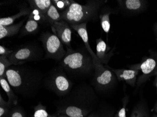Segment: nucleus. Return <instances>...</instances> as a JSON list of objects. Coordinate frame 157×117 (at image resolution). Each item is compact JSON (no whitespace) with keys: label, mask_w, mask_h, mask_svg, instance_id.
I'll list each match as a JSON object with an SVG mask.
<instances>
[{"label":"nucleus","mask_w":157,"mask_h":117,"mask_svg":"<svg viewBox=\"0 0 157 117\" xmlns=\"http://www.w3.org/2000/svg\"><path fill=\"white\" fill-rule=\"evenodd\" d=\"M53 117V116H49V117Z\"/></svg>","instance_id":"e433bc0d"},{"label":"nucleus","mask_w":157,"mask_h":117,"mask_svg":"<svg viewBox=\"0 0 157 117\" xmlns=\"http://www.w3.org/2000/svg\"><path fill=\"white\" fill-rule=\"evenodd\" d=\"M24 22V21H20L17 24L9 26L0 25V39L16 35L22 26Z\"/></svg>","instance_id":"a211bd4d"},{"label":"nucleus","mask_w":157,"mask_h":117,"mask_svg":"<svg viewBox=\"0 0 157 117\" xmlns=\"http://www.w3.org/2000/svg\"><path fill=\"white\" fill-rule=\"evenodd\" d=\"M38 29V23L34 20L29 19L22 30V35L32 34Z\"/></svg>","instance_id":"5701e85b"},{"label":"nucleus","mask_w":157,"mask_h":117,"mask_svg":"<svg viewBox=\"0 0 157 117\" xmlns=\"http://www.w3.org/2000/svg\"><path fill=\"white\" fill-rule=\"evenodd\" d=\"M9 114L10 117H25L24 113L18 109H13Z\"/></svg>","instance_id":"7c9ffc66"},{"label":"nucleus","mask_w":157,"mask_h":117,"mask_svg":"<svg viewBox=\"0 0 157 117\" xmlns=\"http://www.w3.org/2000/svg\"><path fill=\"white\" fill-rule=\"evenodd\" d=\"M59 117H70L69 116H67V115H65V114H62V115H60Z\"/></svg>","instance_id":"f704fd0d"},{"label":"nucleus","mask_w":157,"mask_h":117,"mask_svg":"<svg viewBox=\"0 0 157 117\" xmlns=\"http://www.w3.org/2000/svg\"><path fill=\"white\" fill-rule=\"evenodd\" d=\"M74 1L71 0H53L52 2L59 10L65 11L73 3Z\"/></svg>","instance_id":"a878e982"},{"label":"nucleus","mask_w":157,"mask_h":117,"mask_svg":"<svg viewBox=\"0 0 157 117\" xmlns=\"http://www.w3.org/2000/svg\"><path fill=\"white\" fill-rule=\"evenodd\" d=\"M151 117H157V114H154V115H152Z\"/></svg>","instance_id":"c9c22d12"},{"label":"nucleus","mask_w":157,"mask_h":117,"mask_svg":"<svg viewBox=\"0 0 157 117\" xmlns=\"http://www.w3.org/2000/svg\"><path fill=\"white\" fill-rule=\"evenodd\" d=\"M153 84H154V86L156 89V91L157 93V74L155 75V79H154V82H153Z\"/></svg>","instance_id":"473e14b6"},{"label":"nucleus","mask_w":157,"mask_h":117,"mask_svg":"<svg viewBox=\"0 0 157 117\" xmlns=\"http://www.w3.org/2000/svg\"><path fill=\"white\" fill-rule=\"evenodd\" d=\"M105 66L111 69L116 75L117 80L120 82H125L128 85L133 87H136L137 82V76L140 71L132 69H115L112 68L108 65Z\"/></svg>","instance_id":"f8f14e48"},{"label":"nucleus","mask_w":157,"mask_h":117,"mask_svg":"<svg viewBox=\"0 0 157 117\" xmlns=\"http://www.w3.org/2000/svg\"><path fill=\"white\" fill-rule=\"evenodd\" d=\"M119 9L112 8L109 5H105L102 7L99 12V18L100 21V24L103 31L108 36L111 29V23H110V16L112 14L117 15L119 13Z\"/></svg>","instance_id":"4468645a"},{"label":"nucleus","mask_w":157,"mask_h":117,"mask_svg":"<svg viewBox=\"0 0 157 117\" xmlns=\"http://www.w3.org/2000/svg\"><path fill=\"white\" fill-rule=\"evenodd\" d=\"M115 46L112 49L101 38L96 40V56L103 65H107L112 56L115 54Z\"/></svg>","instance_id":"ddd939ff"},{"label":"nucleus","mask_w":157,"mask_h":117,"mask_svg":"<svg viewBox=\"0 0 157 117\" xmlns=\"http://www.w3.org/2000/svg\"><path fill=\"white\" fill-rule=\"evenodd\" d=\"M13 104L3 100L0 96V117H6L10 113V109Z\"/></svg>","instance_id":"393cba45"},{"label":"nucleus","mask_w":157,"mask_h":117,"mask_svg":"<svg viewBox=\"0 0 157 117\" xmlns=\"http://www.w3.org/2000/svg\"><path fill=\"white\" fill-rule=\"evenodd\" d=\"M45 52L46 59H52L60 61L66 55L67 51L63 48V43L54 33L44 32L40 38Z\"/></svg>","instance_id":"0eeeda50"},{"label":"nucleus","mask_w":157,"mask_h":117,"mask_svg":"<svg viewBox=\"0 0 157 117\" xmlns=\"http://www.w3.org/2000/svg\"><path fill=\"white\" fill-rule=\"evenodd\" d=\"M28 2L32 9H38L45 17L48 10L52 4L51 0H30Z\"/></svg>","instance_id":"6ab92c4d"},{"label":"nucleus","mask_w":157,"mask_h":117,"mask_svg":"<svg viewBox=\"0 0 157 117\" xmlns=\"http://www.w3.org/2000/svg\"><path fill=\"white\" fill-rule=\"evenodd\" d=\"M149 51L150 55L144 57L140 63L127 66L129 69H136L142 72V74L137 80V88L157 74V52L151 50Z\"/></svg>","instance_id":"423d86ee"},{"label":"nucleus","mask_w":157,"mask_h":117,"mask_svg":"<svg viewBox=\"0 0 157 117\" xmlns=\"http://www.w3.org/2000/svg\"><path fill=\"white\" fill-rule=\"evenodd\" d=\"M13 50H10L4 46H0V56L8 57L13 53Z\"/></svg>","instance_id":"c756f323"},{"label":"nucleus","mask_w":157,"mask_h":117,"mask_svg":"<svg viewBox=\"0 0 157 117\" xmlns=\"http://www.w3.org/2000/svg\"><path fill=\"white\" fill-rule=\"evenodd\" d=\"M12 64L6 56H0V77H5V72Z\"/></svg>","instance_id":"b1692460"},{"label":"nucleus","mask_w":157,"mask_h":117,"mask_svg":"<svg viewBox=\"0 0 157 117\" xmlns=\"http://www.w3.org/2000/svg\"><path fill=\"white\" fill-rule=\"evenodd\" d=\"M0 84L8 97L9 102L13 105L17 104V97L14 93V91L5 77H0Z\"/></svg>","instance_id":"aec40b11"},{"label":"nucleus","mask_w":157,"mask_h":117,"mask_svg":"<svg viewBox=\"0 0 157 117\" xmlns=\"http://www.w3.org/2000/svg\"><path fill=\"white\" fill-rule=\"evenodd\" d=\"M153 111L156 113H157V100L156 102H155V104H154V107H153Z\"/></svg>","instance_id":"72a5a7b5"},{"label":"nucleus","mask_w":157,"mask_h":117,"mask_svg":"<svg viewBox=\"0 0 157 117\" xmlns=\"http://www.w3.org/2000/svg\"><path fill=\"white\" fill-rule=\"evenodd\" d=\"M153 32H154V35L156 38V41H157V22L155 23L154 26H153Z\"/></svg>","instance_id":"2f4dec72"},{"label":"nucleus","mask_w":157,"mask_h":117,"mask_svg":"<svg viewBox=\"0 0 157 117\" xmlns=\"http://www.w3.org/2000/svg\"><path fill=\"white\" fill-rule=\"evenodd\" d=\"M29 19L34 20L38 23L41 21H44L46 20V17L42 15V13L37 9H32L31 12L29 16Z\"/></svg>","instance_id":"c85d7f7f"},{"label":"nucleus","mask_w":157,"mask_h":117,"mask_svg":"<svg viewBox=\"0 0 157 117\" xmlns=\"http://www.w3.org/2000/svg\"><path fill=\"white\" fill-rule=\"evenodd\" d=\"M130 117H150L149 108L144 98H141L134 106Z\"/></svg>","instance_id":"dca6fc26"},{"label":"nucleus","mask_w":157,"mask_h":117,"mask_svg":"<svg viewBox=\"0 0 157 117\" xmlns=\"http://www.w3.org/2000/svg\"><path fill=\"white\" fill-rule=\"evenodd\" d=\"M34 112L33 117H48L49 114L47 112L45 106L39 103L38 105L34 107Z\"/></svg>","instance_id":"cd10ccee"},{"label":"nucleus","mask_w":157,"mask_h":117,"mask_svg":"<svg viewBox=\"0 0 157 117\" xmlns=\"http://www.w3.org/2000/svg\"><path fill=\"white\" fill-rule=\"evenodd\" d=\"M129 102V96L126 95L122 99V106L120 108L117 112L115 113L114 117H126V109Z\"/></svg>","instance_id":"bb28decb"},{"label":"nucleus","mask_w":157,"mask_h":117,"mask_svg":"<svg viewBox=\"0 0 157 117\" xmlns=\"http://www.w3.org/2000/svg\"><path fill=\"white\" fill-rule=\"evenodd\" d=\"M51 26L54 33L66 46L67 49H72L71 45L72 31L69 24L65 20H61L54 23Z\"/></svg>","instance_id":"9b49d317"},{"label":"nucleus","mask_w":157,"mask_h":117,"mask_svg":"<svg viewBox=\"0 0 157 117\" xmlns=\"http://www.w3.org/2000/svg\"><path fill=\"white\" fill-rule=\"evenodd\" d=\"M46 18L51 25H52L54 23L59 22L62 20L60 13L58 11L53 4L51 5L46 14Z\"/></svg>","instance_id":"412c9836"},{"label":"nucleus","mask_w":157,"mask_h":117,"mask_svg":"<svg viewBox=\"0 0 157 117\" xmlns=\"http://www.w3.org/2000/svg\"><path fill=\"white\" fill-rule=\"evenodd\" d=\"M107 2L106 0H90L82 5L74 1L69 8L60 13L62 20L70 25L96 21L100 10Z\"/></svg>","instance_id":"f03ea898"},{"label":"nucleus","mask_w":157,"mask_h":117,"mask_svg":"<svg viewBox=\"0 0 157 117\" xmlns=\"http://www.w3.org/2000/svg\"><path fill=\"white\" fill-rule=\"evenodd\" d=\"M31 9L26 6L22 7L20 9V11L17 14L7 17H2L0 19V25L9 26L12 25L16 19L20 18L21 16H25L30 14Z\"/></svg>","instance_id":"f3484780"},{"label":"nucleus","mask_w":157,"mask_h":117,"mask_svg":"<svg viewBox=\"0 0 157 117\" xmlns=\"http://www.w3.org/2000/svg\"><path fill=\"white\" fill-rule=\"evenodd\" d=\"M42 56L41 48L33 44L19 46L8 57L12 65H20L29 61L40 60Z\"/></svg>","instance_id":"6e6552de"},{"label":"nucleus","mask_w":157,"mask_h":117,"mask_svg":"<svg viewBox=\"0 0 157 117\" xmlns=\"http://www.w3.org/2000/svg\"><path fill=\"white\" fill-rule=\"evenodd\" d=\"M73 85V82L63 72L54 73L49 82L52 89L56 94L62 96L67 95L71 92Z\"/></svg>","instance_id":"9d476101"},{"label":"nucleus","mask_w":157,"mask_h":117,"mask_svg":"<svg viewBox=\"0 0 157 117\" xmlns=\"http://www.w3.org/2000/svg\"><path fill=\"white\" fill-rule=\"evenodd\" d=\"M115 114L114 109L107 107L104 110H99L90 113L87 117H114Z\"/></svg>","instance_id":"4be33fe9"},{"label":"nucleus","mask_w":157,"mask_h":117,"mask_svg":"<svg viewBox=\"0 0 157 117\" xmlns=\"http://www.w3.org/2000/svg\"><path fill=\"white\" fill-rule=\"evenodd\" d=\"M87 24L88 23H84L81 24H79L71 25L70 26L71 28H73L77 32L78 34L80 36V37L83 41L85 46L86 48H87L89 53L92 57L94 65L95 63L99 62V61L98 60L96 54L91 48L90 46L89 43V36H88V31H87Z\"/></svg>","instance_id":"2eb2a0df"},{"label":"nucleus","mask_w":157,"mask_h":117,"mask_svg":"<svg viewBox=\"0 0 157 117\" xmlns=\"http://www.w3.org/2000/svg\"><path fill=\"white\" fill-rule=\"evenodd\" d=\"M67 73L75 76L88 75L95 70L92 57L85 46L67 49L60 63Z\"/></svg>","instance_id":"7ed1b4c3"},{"label":"nucleus","mask_w":157,"mask_h":117,"mask_svg":"<svg viewBox=\"0 0 157 117\" xmlns=\"http://www.w3.org/2000/svg\"><path fill=\"white\" fill-rule=\"evenodd\" d=\"M118 8L127 16L137 15L145 11L148 2L145 0H117Z\"/></svg>","instance_id":"1a4fd4ad"},{"label":"nucleus","mask_w":157,"mask_h":117,"mask_svg":"<svg viewBox=\"0 0 157 117\" xmlns=\"http://www.w3.org/2000/svg\"><path fill=\"white\" fill-rule=\"evenodd\" d=\"M60 112L70 117H87L98 103V97L90 86L82 84L68 94Z\"/></svg>","instance_id":"f257e3e1"},{"label":"nucleus","mask_w":157,"mask_h":117,"mask_svg":"<svg viewBox=\"0 0 157 117\" xmlns=\"http://www.w3.org/2000/svg\"><path fill=\"white\" fill-rule=\"evenodd\" d=\"M21 65L10 67L5 72V78L16 93L27 95L37 88L40 77L37 73Z\"/></svg>","instance_id":"20e7f679"},{"label":"nucleus","mask_w":157,"mask_h":117,"mask_svg":"<svg viewBox=\"0 0 157 117\" xmlns=\"http://www.w3.org/2000/svg\"><path fill=\"white\" fill-rule=\"evenodd\" d=\"M94 67L92 83L96 90L103 93L112 90L115 87L118 80L115 74L100 62L94 64Z\"/></svg>","instance_id":"39448f33"}]
</instances>
